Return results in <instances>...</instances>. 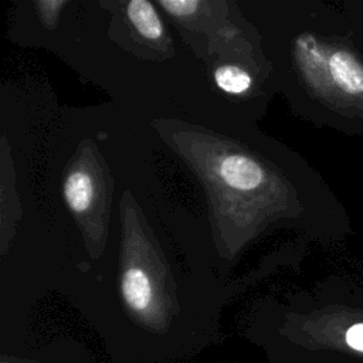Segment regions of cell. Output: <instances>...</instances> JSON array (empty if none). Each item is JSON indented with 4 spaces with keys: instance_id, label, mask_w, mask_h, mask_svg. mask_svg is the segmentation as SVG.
Wrapping results in <instances>:
<instances>
[{
    "instance_id": "6da1fadb",
    "label": "cell",
    "mask_w": 363,
    "mask_h": 363,
    "mask_svg": "<svg viewBox=\"0 0 363 363\" xmlns=\"http://www.w3.org/2000/svg\"><path fill=\"white\" fill-rule=\"evenodd\" d=\"M218 174L225 186L241 191L254 190L264 182L261 166L255 160L241 155L224 157L218 166Z\"/></svg>"
},
{
    "instance_id": "7a4b0ae2",
    "label": "cell",
    "mask_w": 363,
    "mask_h": 363,
    "mask_svg": "<svg viewBox=\"0 0 363 363\" xmlns=\"http://www.w3.org/2000/svg\"><path fill=\"white\" fill-rule=\"evenodd\" d=\"M329 72L343 91L353 95L363 92V65L350 52H333L329 58Z\"/></svg>"
},
{
    "instance_id": "3957f363",
    "label": "cell",
    "mask_w": 363,
    "mask_h": 363,
    "mask_svg": "<svg viewBox=\"0 0 363 363\" xmlns=\"http://www.w3.org/2000/svg\"><path fill=\"white\" fill-rule=\"evenodd\" d=\"M122 295L126 305L135 312L150 308L153 289L149 277L140 268H128L122 277Z\"/></svg>"
},
{
    "instance_id": "277c9868",
    "label": "cell",
    "mask_w": 363,
    "mask_h": 363,
    "mask_svg": "<svg viewBox=\"0 0 363 363\" xmlns=\"http://www.w3.org/2000/svg\"><path fill=\"white\" fill-rule=\"evenodd\" d=\"M64 197L74 213L86 211L94 197L92 177L84 170L72 172L64 183Z\"/></svg>"
},
{
    "instance_id": "5b68a950",
    "label": "cell",
    "mask_w": 363,
    "mask_h": 363,
    "mask_svg": "<svg viewBox=\"0 0 363 363\" xmlns=\"http://www.w3.org/2000/svg\"><path fill=\"white\" fill-rule=\"evenodd\" d=\"M128 17L133 27L149 40H157L163 34L162 20L155 7L145 0H133L128 4Z\"/></svg>"
},
{
    "instance_id": "8992f818",
    "label": "cell",
    "mask_w": 363,
    "mask_h": 363,
    "mask_svg": "<svg viewBox=\"0 0 363 363\" xmlns=\"http://www.w3.org/2000/svg\"><path fill=\"white\" fill-rule=\"evenodd\" d=\"M214 81L227 94L238 95L251 88V75L237 65H223L214 71Z\"/></svg>"
},
{
    "instance_id": "52a82bcc",
    "label": "cell",
    "mask_w": 363,
    "mask_h": 363,
    "mask_svg": "<svg viewBox=\"0 0 363 363\" xmlns=\"http://www.w3.org/2000/svg\"><path fill=\"white\" fill-rule=\"evenodd\" d=\"M162 6L176 16H189L200 6V3L191 1V0H182V1L179 0V1H162Z\"/></svg>"
},
{
    "instance_id": "ba28073f",
    "label": "cell",
    "mask_w": 363,
    "mask_h": 363,
    "mask_svg": "<svg viewBox=\"0 0 363 363\" xmlns=\"http://www.w3.org/2000/svg\"><path fill=\"white\" fill-rule=\"evenodd\" d=\"M346 343L352 349L363 352V323H356L347 329Z\"/></svg>"
}]
</instances>
